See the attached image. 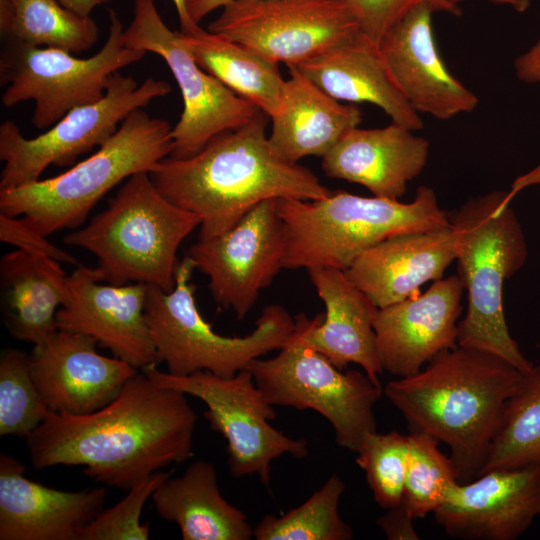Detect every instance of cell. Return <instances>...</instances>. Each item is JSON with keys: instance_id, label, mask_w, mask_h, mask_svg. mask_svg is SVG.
<instances>
[{"instance_id": "d4e9b609", "label": "cell", "mask_w": 540, "mask_h": 540, "mask_svg": "<svg viewBox=\"0 0 540 540\" xmlns=\"http://www.w3.org/2000/svg\"><path fill=\"white\" fill-rule=\"evenodd\" d=\"M295 68L338 101L370 103L412 131L423 122L394 80L379 45L363 32Z\"/></svg>"}, {"instance_id": "b9f144b4", "label": "cell", "mask_w": 540, "mask_h": 540, "mask_svg": "<svg viewBox=\"0 0 540 540\" xmlns=\"http://www.w3.org/2000/svg\"><path fill=\"white\" fill-rule=\"evenodd\" d=\"M540 185V163L530 171L518 176L510 187V194L514 198L522 190Z\"/></svg>"}, {"instance_id": "3957f363", "label": "cell", "mask_w": 540, "mask_h": 540, "mask_svg": "<svg viewBox=\"0 0 540 540\" xmlns=\"http://www.w3.org/2000/svg\"><path fill=\"white\" fill-rule=\"evenodd\" d=\"M521 376L501 356L457 345L418 373L389 381L383 393L413 432L449 447L464 483L480 474L503 406Z\"/></svg>"}, {"instance_id": "9c48e42d", "label": "cell", "mask_w": 540, "mask_h": 540, "mask_svg": "<svg viewBox=\"0 0 540 540\" xmlns=\"http://www.w3.org/2000/svg\"><path fill=\"white\" fill-rule=\"evenodd\" d=\"M303 328L299 313L277 355L254 359L247 369L271 405L318 412L332 426L337 445L357 453L367 435L377 431L373 409L383 393L381 384L365 372L337 368L304 340Z\"/></svg>"}, {"instance_id": "5bb4252c", "label": "cell", "mask_w": 540, "mask_h": 540, "mask_svg": "<svg viewBox=\"0 0 540 540\" xmlns=\"http://www.w3.org/2000/svg\"><path fill=\"white\" fill-rule=\"evenodd\" d=\"M208 30L295 67L361 31L347 0H234Z\"/></svg>"}, {"instance_id": "4dcf8cb0", "label": "cell", "mask_w": 540, "mask_h": 540, "mask_svg": "<svg viewBox=\"0 0 540 540\" xmlns=\"http://www.w3.org/2000/svg\"><path fill=\"white\" fill-rule=\"evenodd\" d=\"M524 466H540V365L534 364L503 406L480 474Z\"/></svg>"}, {"instance_id": "ab89813d", "label": "cell", "mask_w": 540, "mask_h": 540, "mask_svg": "<svg viewBox=\"0 0 540 540\" xmlns=\"http://www.w3.org/2000/svg\"><path fill=\"white\" fill-rule=\"evenodd\" d=\"M514 69L520 81L540 85V36L526 52L516 58Z\"/></svg>"}, {"instance_id": "7c38bea8", "label": "cell", "mask_w": 540, "mask_h": 540, "mask_svg": "<svg viewBox=\"0 0 540 540\" xmlns=\"http://www.w3.org/2000/svg\"><path fill=\"white\" fill-rule=\"evenodd\" d=\"M160 386L201 400L210 428L227 442V463L235 478L257 475L268 485L272 462L284 454L304 458L309 454L305 439H294L271 425L276 413L248 370L229 378L208 371L176 376L156 366L142 370Z\"/></svg>"}, {"instance_id": "8fae6325", "label": "cell", "mask_w": 540, "mask_h": 540, "mask_svg": "<svg viewBox=\"0 0 540 540\" xmlns=\"http://www.w3.org/2000/svg\"><path fill=\"white\" fill-rule=\"evenodd\" d=\"M170 90L164 80L149 77L138 84L118 71L101 100L72 109L35 138H25L13 121H4L0 125V159L4 162L0 190L36 182L51 165L73 166L80 155L111 138L130 113Z\"/></svg>"}, {"instance_id": "1f68e13d", "label": "cell", "mask_w": 540, "mask_h": 540, "mask_svg": "<svg viewBox=\"0 0 540 540\" xmlns=\"http://www.w3.org/2000/svg\"><path fill=\"white\" fill-rule=\"evenodd\" d=\"M344 481L331 475L304 503L282 516L266 514L253 529L257 540H350L352 528L339 515Z\"/></svg>"}, {"instance_id": "f1b7e54d", "label": "cell", "mask_w": 540, "mask_h": 540, "mask_svg": "<svg viewBox=\"0 0 540 540\" xmlns=\"http://www.w3.org/2000/svg\"><path fill=\"white\" fill-rule=\"evenodd\" d=\"M180 35L196 63L267 117L276 112L285 84L279 64L250 47L199 27Z\"/></svg>"}, {"instance_id": "4fadbf2b", "label": "cell", "mask_w": 540, "mask_h": 540, "mask_svg": "<svg viewBox=\"0 0 540 540\" xmlns=\"http://www.w3.org/2000/svg\"><path fill=\"white\" fill-rule=\"evenodd\" d=\"M124 44L159 55L168 65L183 100V111L172 128L171 158L184 159L201 151L218 135L239 129L263 112L203 70L160 16L154 0H133V16L123 31Z\"/></svg>"}, {"instance_id": "30bf717a", "label": "cell", "mask_w": 540, "mask_h": 540, "mask_svg": "<svg viewBox=\"0 0 540 540\" xmlns=\"http://www.w3.org/2000/svg\"><path fill=\"white\" fill-rule=\"evenodd\" d=\"M109 20L104 45L84 59L58 48L4 40L0 53V83L6 85L3 106L33 101L31 121L42 130L72 109L101 100L111 76L146 54L124 44L122 22L112 9Z\"/></svg>"}, {"instance_id": "cb8c5ba5", "label": "cell", "mask_w": 540, "mask_h": 540, "mask_svg": "<svg viewBox=\"0 0 540 540\" xmlns=\"http://www.w3.org/2000/svg\"><path fill=\"white\" fill-rule=\"evenodd\" d=\"M456 255L450 226L390 236L364 251L344 271L378 308H384L417 295L425 283L443 278Z\"/></svg>"}, {"instance_id": "4316f807", "label": "cell", "mask_w": 540, "mask_h": 540, "mask_svg": "<svg viewBox=\"0 0 540 540\" xmlns=\"http://www.w3.org/2000/svg\"><path fill=\"white\" fill-rule=\"evenodd\" d=\"M0 281L5 323L14 338L38 345L58 331L56 314L69 298L60 262L16 249L2 256Z\"/></svg>"}, {"instance_id": "ba28073f", "label": "cell", "mask_w": 540, "mask_h": 540, "mask_svg": "<svg viewBox=\"0 0 540 540\" xmlns=\"http://www.w3.org/2000/svg\"><path fill=\"white\" fill-rule=\"evenodd\" d=\"M195 266L179 261L175 286L169 292L148 285L145 317L157 363L168 373L187 376L208 371L229 378L271 351L279 350L295 329V317L279 304L263 308L254 330L242 337L216 333L200 314L191 282Z\"/></svg>"}, {"instance_id": "ac0fdd59", "label": "cell", "mask_w": 540, "mask_h": 540, "mask_svg": "<svg viewBox=\"0 0 540 540\" xmlns=\"http://www.w3.org/2000/svg\"><path fill=\"white\" fill-rule=\"evenodd\" d=\"M97 345L89 335L66 330L33 345L31 375L50 411L67 415L95 412L113 401L139 371L119 358L99 354Z\"/></svg>"}, {"instance_id": "e575fe53", "label": "cell", "mask_w": 540, "mask_h": 540, "mask_svg": "<svg viewBox=\"0 0 540 540\" xmlns=\"http://www.w3.org/2000/svg\"><path fill=\"white\" fill-rule=\"evenodd\" d=\"M375 502L383 509L403 502L409 460V437L396 431L370 433L357 451Z\"/></svg>"}, {"instance_id": "44dd1931", "label": "cell", "mask_w": 540, "mask_h": 540, "mask_svg": "<svg viewBox=\"0 0 540 540\" xmlns=\"http://www.w3.org/2000/svg\"><path fill=\"white\" fill-rule=\"evenodd\" d=\"M25 467L0 456V540H80L104 509V487L76 492L47 487L24 476Z\"/></svg>"}, {"instance_id": "2e32d148", "label": "cell", "mask_w": 540, "mask_h": 540, "mask_svg": "<svg viewBox=\"0 0 540 540\" xmlns=\"http://www.w3.org/2000/svg\"><path fill=\"white\" fill-rule=\"evenodd\" d=\"M68 282L69 298L56 314L58 330L89 335L138 370L157 366L145 317L147 284H103L94 268L82 265Z\"/></svg>"}, {"instance_id": "f35d334b", "label": "cell", "mask_w": 540, "mask_h": 540, "mask_svg": "<svg viewBox=\"0 0 540 540\" xmlns=\"http://www.w3.org/2000/svg\"><path fill=\"white\" fill-rule=\"evenodd\" d=\"M403 502L387 509V512L376 520L377 526L389 540H418L414 522Z\"/></svg>"}, {"instance_id": "ee69618b", "label": "cell", "mask_w": 540, "mask_h": 540, "mask_svg": "<svg viewBox=\"0 0 540 540\" xmlns=\"http://www.w3.org/2000/svg\"><path fill=\"white\" fill-rule=\"evenodd\" d=\"M445 1L453 10L455 16H458L461 14L459 3H461L464 0H445ZM488 1L493 2L495 4L508 6L510 8H513L515 11L519 13H523L527 11L531 4V0H488Z\"/></svg>"}, {"instance_id": "ffe728a7", "label": "cell", "mask_w": 540, "mask_h": 540, "mask_svg": "<svg viewBox=\"0 0 540 540\" xmlns=\"http://www.w3.org/2000/svg\"><path fill=\"white\" fill-rule=\"evenodd\" d=\"M434 12L436 9L428 2L414 6L378 45L411 107L418 114L447 120L473 111L479 100L444 64L433 34Z\"/></svg>"}, {"instance_id": "7bdbcfd3", "label": "cell", "mask_w": 540, "mask_h": 540, "mask_svg": "<svg viewBox=\"0 0 540 540\" xmlns=\"http://www.w3.org/2000/svg\"><path fill=\"white\" fill-rule=\"evenodd\" d=\"M62 6L70 11L82 15L90 16L97 6L109 3L111 0H57Z\"/></svg>"}, {"instance_id": "60d3db41", "label": "cell", "mask_w": 540, "mask_h": 540, "mask_svg": "<svg viewBox=\"0 0 540 540\" xmlns=\"http://www.w3.org/2000/svg\"><path fill=\"white\" fill-rule=\"evenodd\" d=\"M234 0H186V9L193 22L200 21L212 11L223 8Z\"/></svg>"}, {"instance_id": "836d02e7", "label": "cell", "mask_w": 540, "mask_h": 540, "mask_svg": "<svg viewBox=\"0 0 540 540\" xmlns=\"http://www.w3.org/2000/svg\"><path fill=\"white\" fill-rule=\"evenodd\" d=\"M30 371L29 355L18 349L0 358V435L27 438L49 412Z\"/></svg>"}, {"instance_id": "d6a6232c", "label": "cell", "mask_w": 540, "mask_h": 540, "mask_svg": "<svg viewBox=\"0 0 540 540\" xmlns=\"http://www.w3.org/2000/svg\"><path fill=\"white\" fill-rule=\"evenodd\" d=\"M409 437V460L403 504L414 520L434 513L460 482L458 468L438 448L439 442L422 432Z\"/></svg>"}, {"instance_id": "9a60e30c", "label": "cell", "mask_w": 540, "mask_h": 540, "mask_svg": "<svg viewBox=\"0 0 540 540\" xmlns=\"http://www.w3.org/2000/svg\"><path fill=\"white\" fill-rule=\"evenodd\" d=\"M276 200L260 202L229 231L199 238L186 252L195 269L208 277L216 303L239 320L283 269L286 232Z\"/></svg>"}, {"instance_id": "603a6c76", "label": "cell", "mask_w": 540, "mask_h": 540, "mask_svg": "<svg viewBox=\"0 0 540 540\" xmlns=\"http://www.w3.org/2000/svg\"><path fill=\"white\" fill-rule=\"evenodd\" d=\"M391 122L383 128H352L322 157L324 173L362 185L373 196L400 200L427 164L430 144Z\"/></svg>"}, {"instance_id": "d6986e66", "label": "cell", "mask_w": 540, "mask_h": 540, "mask_svg": "<svg viewBox=\"0 0 540 540\" xmlns=\"http://www.w3.org/2000/svg\"><path fill=\"white\" fill-rule=\"evenodd\" d=\"M463 291L459 276L452 275L433 281L422 294L379 308L374 331L383 371L409 377L456 347Z\"/></svg>"}, {"instance_id": "5b68a950", "label": "cell", "mask_w": 540, "mask_h": 540, "mask_svg": "<svg viewBox=\"0 0 540 540\" xmlns=\"http://www.w3.org/2000/svg\"><path fill=\"white\" fill-rule=\"evenodd\" d=\"M286 232L283 268L346 270L367 249L390 236L449 228L435 191L419 186L411 202L345 191L318 200L277 199Z\"/></svg>"}, {"instance_id": "d590c367", "label": "cell", "mask_w": 540, "mask_h": 540, "mask_svg": "<svg viewBox=\"0 0 540 540\" xmlns=\"http://www.w3.org/2000/svg\"><path fill=\"white\" fill-rule=\"evenodd\" d=\"M172 476L171 471L159 470L128 490V494L114 506L103 509L87 525L80 540H147L149 523H141L140 517L147 500L159 485Z\"/></svg>"}, {"instance_id": "7a4b0ae2", "label": "cell", "mask_w": 540, "mask_h": 540, "mask_svg": "<svg viewBox=\"0 0 540 540\" xmlns=\"http://www.w3.org/2000/svg\"><path fill=\"white\" fill-rule=\"evenodd\" d=\"M266 117L218 135L189 158L168 156L149 172L164 197L200 218V239L229 231L264 200H318L332 192L273 148Z\"/></svg>"}, {"instance_id": "74e56055", "label": "cell", "mask_w": 540, "mask_h": 540, "mask_svg": "<svg viewBox=\"0 0 540 540\" xmlns=\"http://www.w3.org/2000/svg\"><path fill=\"white\" fill-rule=\"evenodd\" d=\"M0 240L28 252L45 255L60 263L79 266L78 260L51 243L47 236L34 230L22 219L0 213Z\"/></svg>"}, {"instance_id": "f546056e", "label": "cell", "mask_w": 540, "mask_h": 540, "mask_svg": "<svg viewBox=\"0 0 540 540\" xmlns=\"http://www.w3.org/2000/svg\"><path fill=\"white\" fill-rule=\"evenodd\" d=\"M0 32L4 40L72 54L89 50L98 40L90 16L76 14L57 0H0Z\"/></svg>"}, {"instance_id": "83f0119b", "label": "cell", "mask_w": 540, "mask_h": 540, "mask_svg": "<svg viewBox=\"0 0 540 540\" xmlns=\"http://www.w3.org/2000/svg\"><path fill=\"white\" fill-rule=\"evenodd\" d=\"M157 514L175 523L184 540H249L247 515L221 494L213 463L198 460L164 480L151 496Z\"/></svg>"}, {"instance_id": "8d00e7d4", "label": "cell", "mask_w": 540, "mask_h": 540, "mask_svg": "<svg viewBox=\"0 0 540 540\" xmlns=\"http://www.w3.org/2000/svg\"><path fill=\"white\" fill-rule=\"evenodd\" d=\"M360 22L361 31L379 44L386 32L414 6L428 2L436 12L455 15L445 0H347Z\"/></svg>"}, {"instance_id": "52a82bcc", "label": "cell", "mask_w": 540, "mask_h": 540, "mask_svg": "<svg viewBox=\"0 0 540 540\" xmlns=\"http://www.w3.org/2000/svg\"><path fill=\"white\" fill-rule=\"evenodd\" d=\"M171 132L168 121L137 109L95 153L66 172L0 190V213L22 216L24 223L45 236L75 229L117 184L136 173H149L170 155Z\"/></svg>"}, {"instance_id": "7402d4cb", "label": "cell", "mask_w": 540, "mask_h": 540, "mask_svg": "<svg viewBox=\"0 0 540 540\" xmlns=\"http://www.w3.org/2000/svg\"><path fill=\"white\" fill-rule=\"evenodd\" d=\"M308 277L325 306V314L303 313L304 340L337 368L359 365L380 384L384 371L378 359L374 321L378 307L337 268L307 269Z\"/></svg>"}, {"instance_id": "484cf974", "label": "cell", "mask_w": 540, "mask_h": 540, "mask_svg": "<svg viewBox=\"0 0 540 540\" xmlns=\"http://www.w3.org/2000/svg\"><path fill=\"white\" fill-rule=\"evenodd\" d=\"M281 101L268 136L286 160L298 163L308 156L323 157L362 121L355 104H342L295 68H289Z\"/></svg>"}, {"instance_id": "8992f818", "label": "cell", "mask_w": 540, "mask_h": 540, "mask_svg": "<svg viewBox=\"0 0 540 540\" xmlns=\"http://www.w3.org/2000/svg\"><path fill=\"white\" fill-rule=\"evenodd\" d=\"M200 223L196 214L164 197L148 172H139L126 179L106 209L63 241L96 257L102 282L144 283L169 292L178 248Z\"/></svg>"}, {"instance_id": "f6af8a7d", "label": "cell", "mask_w": 540, "mask_h": 540, "mask_svg": "<svg viewBox=\"0 0 540 540\" xmlns=\"http://www.w3.org/2000/svg\"><path fill=\"white\" fill-rule=\"evenodd\" d=\"M172 1L175 5V8L178 14L181 32L183 33L193 32L197 28L200 27L199 24H196L190 18L186 9V0H172Z\"/></svg>"}, {"instance_id": "277c9868", "label": "cell", "mask_w": 540, "mask_h": 540, "mask_svg": "<svg viewBox=\"0 0 540 540\" xmlns=\"http://www.w3.org/2000/svg\"><path fill=\"white\" fill-rule=\"evenodd\" d=\"M512 200L509 190H494L469 198L449 215L457 242L458 276L467 293L457 344L501 356L524 373L533 363L512 337L503 304L505 282L528 257Z\"/></svg>"}, {"instance_id": "e0dca14e", "label": "cell", "mask_w": 540, "mask_h": 540, "mask_svg": "<svg viewBox=\"0 0 540 540\" xmlns=\"http://www.w3.org/2000/svg\"><path fill=\"white\" fill-rule=\"evenodd\" d=\"M433 514L452 538L515 540L540 516V466L492 469L458 482Z\"/></svg>"}, {"instance_id": "6da1fadb", "label": "cell", "mask_w": 540, "mask_h": 540, "mask_svg": "<svg viewBox=\"0 0 540 540\" xmlns=\"http://www.w3.org/2000/svg\"><path fill=\"white\" fill-rule=\"evenodd\" d=\"M186 396L140 370L95 412L49 411L26 438L31 463L36 469L82 466L96 482L128 491L192 456L197 415Z\"/></svg>"}]
</instances>
